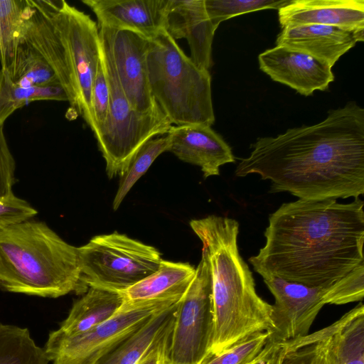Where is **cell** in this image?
Listing matches in <instances>:
<instances>
[{"label":"cell","instance_id":"1","mask_svg":"<svg viewBox=\"0 0 364 364\" xmlns=\"http://www.w3.org/2000/svg\"><path fill=\"white\" fill-rule=\"evenodd\" d=\"M251 148L235 173L270 181V193L306 200L364 193V109L355 102L331 110L318 124L258 138Z\"/></svg>","mask_w":364,"mask_h":364},{"label":"cell","instance_id":"2","mask_svg":"<svg viewBox=\"0 0 364 364\" xmlns=\"http://www.w3.org/2000/svg\"><path fill=\"white\" fill-rule=\"evenodd\" d=\"M364 203H285L269 216L265 244L249 258L264 277L327 287L364 263Z\"/></svg>","mask_w":364,"mask_h":364},{"label":"cell","instance_id":"3","mask_svg":"<svg viewBox=\"0 0 364 364\" xmlns=\"http://www.w3.org/2000/svg\"><path fill=\"white\" fill-rule=\"evenodd\" d=\"M209 267L213 331L210 358L259 332L272 331V305L257 293L252 273L241 257L235 219L211 215L192 220Z\"/></svg>","mask_w":364,"mask_h":364},{"label":"cell","instance_id":"4","mask_svg":"<svg viewBox=\"0 0 364 364\" xmlns=\"http://www.w3.org/2000/svg\"><path fill=\"white\" fill-rule=\"evenodd\" d=\"M0 289L47 298L85 293L78 247L33 218L0 230Z\"/></svg>","mask_w":364,"mask_h":364},{"label":"cell","instance_id":"5","mask_svg":"<svg viewBox=\"0 0 364 364\" xmlns=\"http://www.w3.org/2000/svg\"><path fill=\"white\" fill-rule=\"evenodd\" d=\"M146 65L152 97L172 124L211 127L209 70L198 68L164 28L150 39Z\"/></svg>","mask_w":364,"mask_h":364},{"label":"cell","instance_id":"6","mask_svg":"<svg viewBox=\"0 0 364 364\" xmlns=\"http://www.w3.org/2000/svg\"><path fill=\"white\" fill-rule=\"evenodd\" d=\"M100 56L109 87L107 119L94 135L109 178L121 176L139 148L155 136L166 134L173 124L159 107L140 112L132 109L119 82L109 46L100 33Z\"/></svg>","mask_w":364,"mask_h":364},{"label":"cell","instance_id":"7","mask_svg":"<svg viewBox=\"0 0 364 364\" xmlns=\"http://www.w3.org/2000/svg\"><path fill=\"white\" fill-rule=\"evenodd\" d=\"M80 282L89 287L121 292L146 278L160 266L155 247L114 232L97 235L78 247Z\"/></svg>","mask_w":364,"mask_h":364},{"label":"cell","instance_id":"8","mask_svg":"<svg viewBox=\"0 0 364 364\" xmlns=\"http://www.w3.org/2000/svg\"><path fill=\"white\" fill-rule=\"evenodd\" d=\"M64 47L74 109L92 129V87L100 57L97 23L64 0H41Z\"/></svg>","mask_w":364,"mask_h":364},{"label":"cell","instance_id":"9","mask_svg":"<svg viewBox=\"0 0 364 364\" xmlns=\"http://www.w3.org/2000/svg\"><path fill=\"white\" fill-rule=\"evenodd\" d=\"M181 297L124 301L110 318L89 331L43 348L53 364H93L157 313L176 304Z\"/></svg>","mask_w":364,"mask_h":364},{"label":"cell","instance_id":"10","mask_svg":"<svg viewBox=\"0 0 364 364\" xmlns=\"http://www.w3.org/2000/svg\"><path fill=\"white\" fill-rule=\"evenodd\" d=\"M213 331L210 274L202 254L195 276L175 309L166 364H203L210 358Z\"/></svg>","mask_w":364,"mask_h":364},{"label":"cell","instance_id":"11","mask_svg":"<svg viewBox=\"0 0 364 364\" xmlns=\"http://www.w3.org/2000/svg\"><path fill=\"white\" fill-rule=\"evenodd\" d=\"M97 26L109 46L119 82L131 107L140 112L159 107L152 97L148 79L146 55L150 39L132 31Z\"/></svg>","mask_w":364,"mask_h":364},{"label":"cell","instance_id":"12","mask_svg":"<svg viewBox=\"0 0 364 364\" xmlns=\"http://www.w3.org/2000/svg\"><path fill=\"white\" fill-rule=\"evenodd\" d=\"M263 281L275 300L270 338L283 343L309 334L326 305L323 296L328 287H309L275 277H264Z\"/></svg>","mask_w":364,"mask_h":364},{"label":"cell","instance_id":"13","mask_svg":"<svg viewBox=\"0 0 364 364\" xmlns=\"http://www.w3.org/2000/svg\"><path fill=\"white\" fill-rule=\"evenodd\" d=\"M259 68L274 81L309 96L326 90L333 81L331 67L301 50L282 46L266 50L258 56Z\"/></svg>","mask_w":364,"mask_h":364},{"label":"cell","instance_id":"14","mask_svg":"<svg viewBox=\"0 0 364 364\" xmlns=\"http://www.w3.org/2000/svg\"><path fill=\"white\" fill-rule=\"evenodd\" d=\"M164 28L175 41L186 38L191 60L198 68L209 70L217 28L208 16L205 0H168Z\"/></svg>","mask_w":364,"mask_h":364},{"label":"cell","instance_id":"15","mask_svg":"<svg viewBox=\"0 0 364 364\" xmlns=\"http://www.w3.org/2000/svg\"><path fill=\"white\" fill-rule=\"evenodd\" d=\"M281 28L318 24L353 32L364 40V0H291L278 10Z\"/></svg>","mask_w":364,"mask_h":364},{"label":"cell","instance_id":"16","mask_svg":"<svg viewBox=\"0 0 364 364\" xmlns=\"http://www.w3.org/2000/svg\"><path fill=\"white\" fill-rule=\"evenodd\" d=\"M166 134L170 140L168 151L198 166L205 178L218 176L221 166L235 162L230 146L210 126H172Z\"/></svg>","mask_w":364,"mask_h":364},{"label":"cell","instance_id":"17","mask_svg":"<svg viewBox=\"0 0 364 364\" xmlns=\"http://www.w3.org/2000/svg\"><path fill=\"white\" fill-rule=\"evenodd\" d=\"M97 24L126 29L151 39L164 28L168 0H82Z\"/></svg>","mask_w":364,"mask_h":364},{"label":"cell","instance_id":"18","mask_svg":"<svg viewBox=\"0 0 364 364\" xmlns=\"http://www.w3.org/2000/svg\"><path fill=\"white\" fill-rule=\"evenodd\" d=\"M357 42L353 32L338 27L303 24L282 28L276 45L304 52L332 68Z\"/></svg>","mask_w":364,"mask_h":364},{"label":"cell","instance_id":"19","mask_svg":"<svg viewBox=\"0 0 364 364\" xmlns=\"http://www.w3.org/2000/svg\"><path fill=\"white\" fill-rule=\"evenodd\" d=\"M124 299L119 292L89 287L85 294L75 301L57 330L51 331L47 344L82 334L113 316Z\"/></svg>","mask_w":364,"mask_h":364},{"label":"cell","instance_id":"20","mask_svg":"<svg viewBox=\"0 0 364 364\" xmlns=\"http://www.w3.org/2000/svg\"><path fill=\"white\" fill-rule=\"evenodd\" d=\"M195 273L188 263L162 259L157 270L119 293L128 301L182 297Z\"/></svg>","mask_w":364,"mask_h":364},{"label":"cell","instance_id":"21","mask_svg":"<svg viewBox=\"0 0 364 364\" xmlns=\"http://www.w3.org/2000/svg\"><path fill=\"white\" fill-rule=\"evenodd\" d=\"M178 302L153 316L138 330L108 350L93 364H137L173 323Z\"/></svg>","mask_w":364,"mask_h":364},{"label":"cell","instance_id":"22","mask_svg":"<svg viewBox=\"0 0 364 364\" xmlns=\"http://www.w3.org/2000/svg\"><path fill=\"white\" fill-rule=\"evenodd\" d=\"M333 346L338 364H364V306L361 301L337 321Z\"/></svg>","mask_w":364,"mask_h":364},{"label":"cell","instance_id":"23","mask_svg":"<svg viewBox=\"0 0 364 364\" xmlns=\"http://www.w3.org/2000/svg\"><path fill=\"white\" fill-rule=\"evenodd\" d=\"M28 0H0V69L9 73L21 44Z\"/></svg>","mask_w":364,"mask_h":364},{"label":"cell","instance_id":"24","mask_svg":"<svg viewBox=\"0 0 364 364\" xmlns=\"http://www.w3.org/2000/svg\"><path fill=\"white\" fill-rule=\"evenodd\" d=\"M40 100L68 102L63 87L58 85L24 87L16 85L7 73L0 69V125L16 110Z\"/></svg>","mask_w":364,"mask_h":364},{"label":"cell","instance_id":"25","mask_svg":"<svg viewBox=\"0 0 364 364\" xmlns=\"http://www.w3.org/2000/svg\"><path fill=\"white\" fill-rule=\"evenodd\" d=\"M8 75L14 83L24 87L61 85L47 62L23 43L17 50L13 68Z\"/></svg>","mask_w":364,"mask_h":364},{"label":"cell","instance_id":"26","mask_svg":"<svg viewBox=\"0 0 364 364\" xmlns=\"http://www.w3.org/2000/svg\"><path fill=\"white\" fill-rule=\"evenodd\" d=\"M169 137L159 136L144 143L130 160L125 171L120 176L119 188L113 200L112 208L117 210L122 200L136 182L162 153L168 151Z\"/></svg>","mask_w":364,"mask_h":364},{"label":"cell","instance_id":"27","mask_svg":"<svg viewBox=\"0 0 364 364\" xmlns=\"http://www.w3.org/2000/svg\"><path fill=\"white\" fill-rule=\"evenodd\" d=\"M291 0H205L209 18L215 27L227 19L263 9H279Z\"/></svg>","mask_w":364,"mask_h":364},{"label":"cell","instance_id":"28","mask_svg":"<svg viewBox=\"0 0 364 364\" xmlns=\"http://www.w3.org/2000/svg\"><path fill=\"white\" fill-rule=\"evenodd\" d=\"M364 296V263L328 286L323 294L326 304L341 305L361 301Z\"/></svg>","mask_w":364,"mask_h":364},{"label":"cell","instance_id":"29","mask_svg":"<svg viewBox=\"0 0 364 364\" xmlns=\"http://www.w3.org/2000/svg\"><path fill=\"white\" fill-rule=\"evenodd\" d=\"M271 331L252 334L220 353L210 357L203 364H248L269 341Z\"/></svg>","mask_w":364,"mask_h":364},{"label":"cell","instance_id":"30","mask_svg":"<svg viewBox=\"0 0 364 364\" xmlns=\"http://www.w3.org/2000/svg\"><path fill=\"white\" fill-rule=\"evenodd\" d=\"M109 105V87L100 56L91 92V108L93 119L91 130L94 135L101 129L107 119Z\"/></svg>","mask_w":364,"mask_h":364},{"label":"cell","instance_id":"31","mask_svg":"<svg viewBox=\"0 0 364 364\" xmlns=\"http://www.w3.org/2000/svg\"><path fill=\"white\" fill-rule=\"evenodd\" d=\"M38 211L14 193L0 197V230L16 223L33 218Z\"/></svg>","mask_w":364,"mask_h":364},{"label":"cell","instance_id":"32","mask_svg":"<svg viewBox=\"0 0 364 364\" xmlns=\"http://www.w3.org/2000/svg\"><path fill=\"white\" fill-rule=\"evenodd\" d=\"M4 125H0V197L13 193L16 169V162L6 139Z\"/></svg>","mask_w":364,"mask_h":364},{"label":"cell","instance_id":"33","mask_svg":"<svg viewBox=\"0 0 364 364\" xmlns=\"http://www.w3.org/2000/svg\"><path fill=\"white\" fill-rule=\"evenodd\" d=\"M173 324V322L142 356L137 364H166L167 350Z\"/></svg>","mask_w":364,"mask_h":364},{"label":"cell","instance_id":"34","mask_svg":"<svg viewBox=\"0 0 364 364\" xmlns=\"http://www.w3.org/2000/svg\"><path fill=\"white\" fill-rule=\"evenodd\" d=\"M283 352V343H280L269 356L265 364H280Z\"/></svg>","mask_w":364,"mask_h":364},{"label":"cell","instance_id":"35","mask_svg":"<svg viewBox=\"0 0 364 364\" xmlns=\"http://www.w3.org/2000/svg\"><path fill=\"white\" fill-rule=\"evenodd\" d=\"M249 363H248V364H249Z\"/></svg>","mask_w":364,"mask_h":364}]
</instances>
